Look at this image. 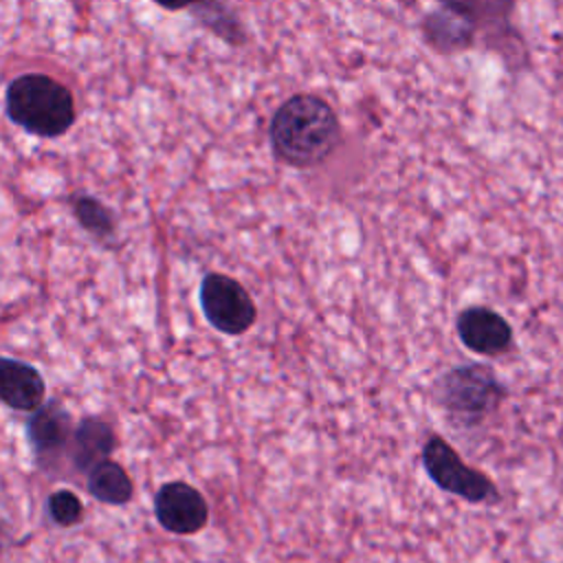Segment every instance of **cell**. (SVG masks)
I'll return each mask as SVG.
<instances>
[{"label": "cell", "instance_id": "cell-1", "mask_svg": "<svg viewBox=\"0 0 563 563\" xmlns=\"http://www.w3.org/2000/svg\"><path fill=\"white\" fill-rule=\"evenodd\" d=\"M268 139L277 161L308 169L323 163L334 152L341 141V123L325 99L299 92L275 110Z\"/></svg>", "mask_w": 563, "mask_h": 563}, {"label": "cell", "instance_id": "cell-2", "mask_svg": "<svg viewBox=\"0 0 563 563\" xmlns=\"http://www.w3.org/2000/svg\"><path fill=\"white\" fill-rule=\"evenodd\" d=\"M9 121L40 139L64 136L75 119V97L68 86L44 73H24L9 81L4 92Z\"/></svg>", "mask_w": 563, "mask_h": 563}, {"label": "cell", "instance_id": "cell-3", "mask_svg": "<svg viewBox=\"0 0 563 563\" xmlns=\"http://www.w3.org/2000/svg\"><path fill=\"white\" fill-rule=\"evenodd\" d=\"M435 398L446 416L460 427H477L497 411L506 398V387L495 369L484 363L451 367L438 380Z\"/></svg>", "mask_w": 563, "mask_h": 563}, {"label": "cell", "instance_id": "cell-4", "mask_svg": "<svg viewBox=\"0 0 563 563\" xmlns=\"http://www.w3.org/2000/svg\"><path fill=\"white\" fill-rule=\"evenodd\" d=\"M422 466L431 482L468 504H495L499 493L488 475L468 466L455 449L440 435H431L422 446Z\"/></svg>", "mask_w": 563, "mask_h": 563}, {"label": "cell", "instance_id": "cell-5", "mask_svg": "<svg viewBox=\"0 0 563 563\" xmlns=\"http://www.w3.org/2000/svg\"><path fill=\"white\" fill-rule=\"evenodd\" d=\"M442 9L455 11L475 24L488 48H495L508 66L526 62L523 42L512 24L517 0H438Z\"/></svg>", "mask_w": 563, "mask_h": 563}, {"label": "cell", "instance_id": "cell-6", "mask_svg": "<svg viewBox=\"0 0 563 563\" xmlns=\"http://www.w3.org/2000/svg\"><path fill=\"white\" fill-rule=\"evenodd\" d=\"M198 297L207 323L222 334H244L257 319L253 297L229 275L207 273L200 282Z\"/></svg>", "mask_w": 563, "mask_h": 563}, {"label": "cell", "instance_id": "cell-7", "mask_svg": "<svg viewBox=\"0 0 563 563\" xmlns=\"http://www.w3.org/2000/svg\"><path fill=\"white\" fill-rule=\"evenodd\" d=\"M154 517L172 534L187 537L200 532L209 521V506L198 488L183 479L165 482L154 495Z\"/></svg>", "mask_w": 563, "mask_h": 563}, {"label": "cell", "instance_id": "cell-8", "mask_svg": "<svg viewBox=\"0 0 563 563\" xmlns=\"http://www.w3.org/2000/svg\"><path fill=\"white\" fill-rule=\"evenodd\" d=\"M73 431L70 411L57 400H48L31 411L26 420V438L40 466L55 464L59 455L68 451Z\"/></svg>", "mask_w": 563, "mask_h": 563}, {"label": "cell", "instance_id": "cell-9", "mask_svg": "<svg viewBox=\"0 0 563 563\" xmlns=\"http://www.w3.org/2000/svg\"><path fill=\"white\" fill-rule=\"evenodd\" d=\"M460 341L475 354L499 356L512 347L510 323L488 306H468L455 319Z\"/></svg>", "mask_w": 563, "mask_h": 563}, {"label": "cell", "instance_id": "cell-10", "mask_svg": "<svg viewBox=\"0 0 563 563\" xmlns=\"http://www.w3.org/2000/svg\"><path fill=\"white\" fill-rule=\"evenodd\" d=\"M46 383L42 374L18 358L4 356L0 361V398L15 411H35L44 405Z\"/></svg>", "mask_w": 563, "mask_h": 563}, {"label": "cell", "instance_id": "cell-11", "mask_svg": "<svg viewBox=\"0 0 563 563\" xmlns=\"http://www.w3.org/2000/svg\"><path fill=\"white\" fill-rule=\"evenodd\" d=\"M114 449H117V435L112 427L97 416H88V418H81L73 431L68 457L75 471L88 475L99 462L108 460Z\"/></svg>", "mask_w": 563, "mask_h": 563}, {"label": "cell", "instance_id": "cell-12", "mask_svg": "<svg viewBox=\"0 0 563 563\" xmlns=\"http://www.w3.org/2000/svg\"><path fill=\"white\" fill-rule=\"evenodd\" d=\"M422 33H424V40L442 53L471 48L479 37L473 22H468L464 15L442 9V7L424 18Z\"/></svg>", "mask_w": 563, "mask_h": 563}, {"label": "cell", "instance_id": "cell-13", "mask_svg": "<svg viewBox=\"0 0 563 563\" xmlns=\"http://www.w3.org/2000/svg\"><path fill=\"white\" fill-rule=\"evenodd\" d=\"M86 488L97 501L108 504V506H123L134 495V486H132V479H130L128 471L110 457L99 462L88 473Z\"/></svg>", "mask_w": 563, "mask_h": 563}, {"label": "cell", "instance_id": "cell-14", "mask_svg": "<svg viewBox=\"0 0 563 563\" xmlns=\"http://www.w3.org/2000/svg\"><path fill=\"white\" fill-rule=\"evenodd\" d=\"M70 209L79 227L90 233L99 242H112L117 235V220L112 211L95 196L88 194H75L70 198Z\"/></svg>", "mask_w": 563, "mask_h": 563}, {"label": "cell", "instance_id": "cell-15", "mask_svg": "<svg viewBox=\"0 0 563 563\" xmlns=\"http://www.w3.org/2000/svg\"><path fill=\"white\" fill-rule=\"evenodd\" d=\"M196 9L198 20L218 37H222L224 42L240 46L246 42L244 29L240 24V20L229 11V7L222 4V0H205L200 2Z\"/></svg>", "mask_w": 563, "mask_h": 563}, {"label": "cell", "instance_id": "cell-16", "mask_svg": "<svg viewBox=\"0 0 563 563\" xmlns=\"http://www.w3.org/2000/svg\"><path fill=\"white\" fill-rule=\"evenodd\" d=\"M46 515L53 523H57L62 528H70L84 519V504L79 501V497L75 493L59 488L48 495Z\"/></svg>", "mask_w": 563, "mask_h": 563}, {"label": "cell", "instance_id": "cell-17", "mask_svg": "<svg viewBox=\"0 0 563 563\" xmlns=\"http://www.w3.org/2000/svg\"><path fill=\"white\" fill-rule=\"evenodd\" d=\"M158 7L167 9V11H180V9H189V7H198L205 0H152Z\"/></svg>", "mask_w": 563, "mask_h": 563}]
</instances>
